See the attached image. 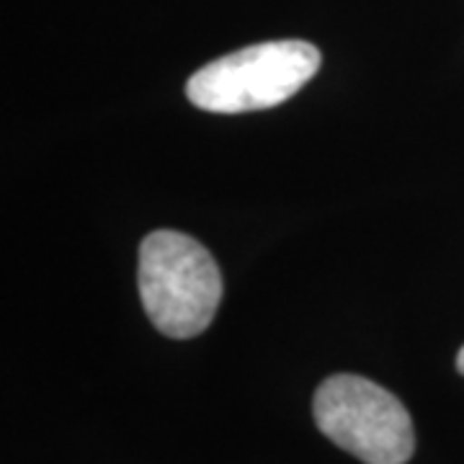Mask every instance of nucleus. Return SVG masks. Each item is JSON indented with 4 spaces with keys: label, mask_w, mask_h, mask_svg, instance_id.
<instances>
[{
    "label": "nucleus",
    "mask_w": 464,
    "mask_h": 464,
    "mask_svg": "<svg viewBox=\"0 0 464 464\" xmlns=\"http://www.w3.org/2000/svg\"><path fill=\"white\" fill-rule=\"evenodd\" d=\"M315 423L335 447L364 464L413 457V420L392 392L356 374H335L315 392Z\"/></svg>",
    "instance_id": "nucleus-3"
},
{
    "label": "nucleus",
    "mask_w": 464,
    "mask_h": 464,
    "mask_svg": "<svg viewBox=\"0 0 464 464\" xmlns=\"http://www.w3.org/2000/svg\"><path fill=\"white\" fill-rule=\"evenodd\" d=\"M320 60L315 44L302 39L264 42L197 70L186 83V93L197 109L215 114L271 109L313 81Z\"/></svg>",
    "instance_id": "nucleus-2"
},
{
    "label": "nucleus",
    "mask_w": 464,
    "mask_h": 464,
    "mask_svg": "<svg viewBox=\"0 0 464 464\" xmlns=\"http://www.w3.org/2000/svg\"><path fill=\"white\" fill-rule=\"evenodd\" d=\"M137 282L150 323L168 338L204 333L222 302V274L212 253L176 230H155L142 240Z\"/></svg>",
    "instance_id": "nucleus-1"
},
{
    "label": "nucleus",
    "mask_w": 464,
    "mask_h": 464,
    "mask_svg": "<svg viewBox=\"0 0 464 464\" xmlns=\"http://www.w3.org/2000/svg\"><path fill=\"white\" fill-rule=\"evenodd\" d=\"M457 369H459V372L464 374V348L459 351V356H457Z\"/></svg>",
    "instance_id": "nucleus-4"
}]
</instances>
